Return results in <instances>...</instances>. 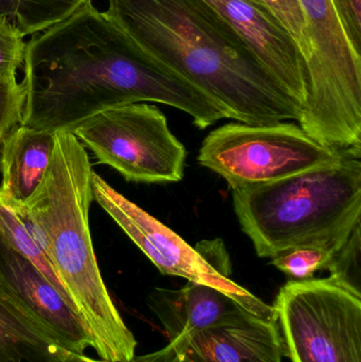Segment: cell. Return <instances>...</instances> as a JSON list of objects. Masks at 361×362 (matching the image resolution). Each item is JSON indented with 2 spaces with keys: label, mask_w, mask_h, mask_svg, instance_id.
<instances>
[{
  "label": "cell",
  "mask_w": 361,
  "mask_h": 362,
  "mask_svg": "<svg viewBox=\"0 0 361 362\" xmlns=\"http://www.w3.org/2000/svg\"><path fill=\"white\" fill-rule=\"evenodd\" d=\"M28 93L21 124L57 133L117 106L165 104L188 114L199 129L225 118L199 89L141 50L88 1L25 45Z\"/></svg>",
  "instance_id": "1"
},
{
  "label": "cell",
  "mask_w": 361,
  "mask_h": 362,
  "mask_svg": "<svg viewBox=\"0 0 361 362\" xmlns=\"http://www.w3.org/2000/svg\"><path fill=\"white\" fill-rule=\"evenodd\" d=\"M106 14L148 57L250 125L294 120L302 107L205 0H110Z\"/></svg>",
  "instance_id": "2"
},
{
  "label": "cell",
  "mask_w": 361,
  "mask_h": 362,
  "mask_svg": "<svg viewBox=\"0 0 361 362\" xmlns=\"http://www.w3.org/2000/svg\"><path fill=\"white\" fill-rule=\"evenodd\" d=\"M93 172L80 140L57 132L42 183L28 202L15 204L40 238L91 348L103 361L129 362L137 341L104 283L89 228Z\"/></svg>",
  "instance_id": "3"
},
{
  "label": "cell",
  "mask_w": 361,
  "mask_h": 362,
  "mask_svg": "<svg viewBox=\"0 0 361 362\" xmlns=\"http://www.w3.org/2000/svg\"><path fill=\"white\" fill-rule=\"evenodd\" d=\"M232 192L239 225L259 257L297 247L336 253L361 223V148L332 165Z\"/></svg>",
  "instance_id": "4"
},
{
  "label": "cell",
  "mask_w": 361,
  "mask_h": 362,
  "mask_svg": "<svg viewBox=\"0 0 361 362\" xmlns=\"http://www.w3.org/2000/svg\"><path fill=\"white\" fill-rule=\"evenodd\" d=\"M299 1L309 46L299 127L326 148H361V57L350 45L331 0Z\"/></svg>",
  "instance_id": "5"
},
{
  "label": "cell",
  "mask_w": 361,
  "mask_h": 362,
  "mask_svg": "<svg viewBox=\"0 0 361 362\" xmlns=\"http://www.w3.org/2000/svg\"><path fill=\"white\" fill-rule=\"evenodd\" d=\"M345 152L326 148L295 123H229L206 137L197 160L235 191L332 165Z\"/></svg>",
  "instance_id": "6"
},
{
  "label": "cell",
  "mask_w": 361,
  "mask_h": 362,
  "mask_svg": "<svg viewBox=\"0 0 361 362\" xmlns=\"http://www.w3.org/2000/svg\"><path fill=\"white\" fill-rule=\"evenodd\" d=\"M273 308L292 362H361V298L329 278L295 280Z\"/></svg>",
  "instance_id": "7"
},
{
  "label": "cell",
  "mask_w": 361,
  "mask_h": 362,
  "mask_svg": "<svg viewBox=\"0 0 361 362\" xmlns=\"http://www.w3.org/2000/svg\"><path fill=\"white\" fill-rule=\"evenodd\" d=\"M91 183L93 200L161 274L213 287L247 312L276 320L273 306L264 303L227 276L225 252L216 240H203L193 248L173 230L119 193L95 172Z\"/></svg>",
  "instance_id": "8"
},
{
  "label": "cell",
  "mask_w": 361,
  "mask_h": 362,
  "mask_svg": "<svg viewBox=\"0 0 361 362\" xmlns=\"http://www.w3.org/2000/svg\"><path fill=\"white\" fill-rule=\"evenodd\" d=\"M102 165L127 181L178 182L187 151L156 106L133 103L104 110L72 132Z\"/></svg>",
  "instance_id": "9"
},
{
  "label": "cell",
  "mask_w": 361,
  "mask_h": 362,
  "mask_svg": "<svg viewBox=\"0 0 361 362\" xmlns=\"http://www.w3.org/2000/svg\"><path fill=\"white\" fill-rule=\"evenodd\" d=\"M0 299L59 346L84 354L91 341L76 313L42 272L0 236Z\"/></svg>",
  "instance_id": "10"
},
{
  "label": "cell",
  "mask_w": 361,
  "mask_h": 362,
  "mask_svg": "<svg viewBox=\"0 0 361 362\" xmlns=\"http://www.w3.org/2000/svg\"><path fill=\"white\" fill-rule=\"evenodd\" d=\"M230 23L261 65L301 107L307 99V65L288 28L256 0H205Z\"/></svg>",
  "instance_id": "11"
},
{
  "label": "cell",
  "mask_w": 361,
  "mask_h": 362,
  "mask_svg": "<svg viewBox=\"0 0 361 362\" xmlns=\"http://www.w3.org/2000/svg\"><path fill=\"white\" fill-rule=\"evenodd\" d=\"M284 355L276 320L245 310L184 340L186 362H282Z\"/></svg>",
  "instance_id": "12"
},
{
  "label": "cell",
  "mask_w": 361,
  "mask_h": 362,
  "mask_svg": "<svg viewBox=\"0 0 361 362\" xmlns=\"http://www.w3.org/2000/svg\"><path fill=\"white\" fill-rule=\"evenodd\" d=\"M148 306L165 327L169 341L184 349L191 334L244 310L222 291L194 282L176 291L155 288L148 296Z\"/></svg>",
  "instance_id": "13"
},
{
  "label": "cell",
  "mask_w": 361,
  "mask_h": 362,
  "mask_svg": "<svg viewBox=\"0 0 361 362\" xmlns=\"http://www.w3.org/2000/svg\"><path fill=\"white\" fill-rule=\"evenodd\" d=\"M55 133L25 124L15 127L0 146V189L16 204L35 193L48 170Z\"/></svg>",
  "instance_id": "14"
},
{
  "label": "cell",
  "mask_w": 361,
  "mask_h": 362,
  "mask_svg": "<svg viewBox=\"0 0 361 362\" xmlns=\"http://www.w3.org/2000/svg\"><path fill=\"white\" fill-rule=\"evenodd\" d=\"M67 353L69 351L0 299V362H59Z\"/></svg>",
  "instance_id": "15"
},
{
  "label": "cell",
  "mask_w": 361,
  "mask_h": 362,
  "mask_svg": "<svg viewBox=\"0 0 361 362\" xmlns=\"http://www.w3.org/2000/svg\"><path fill=\"white\" fill-rule=\"evenodd\" d=\"M0 236L15 251L33 264L42 276L61 293L70 304L69 298L57 278L40 238L32 229L18 206L0 189Z\"/></svg>",
  "instance_id": "16"
},
{
  "label": "cell",
  "mask_w": 361,
  "mask_h": 362,
  "mask_svg": "<svg viewBox=\"0 0 361 362\" xmlns=\"http://www.w3.org/2000/svg\"><path fill=\"white\" fill-rule=\"evenodd\" d=\"M90 0H0V17L25 37L69 18Z\"/></svg>",
  "instance_id": "17"
},
{
  "label": "cell",
  "mask_w": 361,
  "mask_h": 362,
  "mask_svg": "<svg viewBox=\"0 0 361 362\" xmlns=\"http://www.w3.org/2000/svg\"><path fill=\"white\" fill-rule=\"evenodd\" d=\"M326 269L335 284L361 298V223L333 255Z\"/></svg>",
  "instance_id": "18"
},
{
  "label": "cell",
  "mask_w": 361,
  "mask_h": 362,
  "mask_svg": "<svg viewBox=\"0 0 361 362\" xmlns=\"http://www.w3.org/2000/svg\"><path fill=\"white\" fill-rule=\"evenodd\" d=\"M334 255L319 247H297L271 257V265L296 281L309 280L318 270L326 269Z\"/></svg>",
  "instance_id": "19"
},
{
  "label": "cell",
  "mask_w": 361,
  "mask_h": 362,
  "mask_svg": "<svg viewBox=\"0 0 361 362\" xmlns=\"http://www.w3.org/2000/svg\"><path fill=\"white\" fill-rule=\"evenodd\" d=\"M276 15L296 40L307 61L309 46L304 13L299 0H258Z\"/></svg>",
  "instance_id": "20"
},
{
  "label": "cell",
  "mask_w": 361,
  "mask_h": 362,
  "mask_svg": "<svg viewBox=\"0 0 361 362\" xmlns=\"http://www.w3.org/2000/svg\"><path fill=\"white\" fill-rule=\"evenodd\" d=\"M25 45L23 36L0 17V74L17 76L18 69L23 67Z\"/></svg>",
  "instance_id": "21"
},
{
  "label": "cell",
  "mask_w": 361,
  "mask_h": 362,
  "mask_svg": "<svg viewBox=\"0 0 361 362\" xmlns=\"http://www.w3.org/2000/svg\"><path fill=\"white\" fill-rule=\"evenodd\" d=\"M345 36L361 57V0H331Z\"/></svg>",
  "instance_id": "22"
},
{
  "label": "cell",
  "mask_w": 361,
  "mask_h": 362,
  "mask_svg": "<svg viewBox=\"0 0 361 362\" xmlns=\"http://www.w3.org/2000/svg\"><path fill=\"white\" fill-rule=\"evenodd\" d=\"M129 362H186L184 350L179 344L169 342L165 348L143 356L134 357Z\"/></svg>",
  "instance_id": "23"
},
{
  "label": "cell",
  "mask_w": 361,
  "mask_h": 362,
  "mask_svg": "<svg viewBox=\"0 0 361 362\" xmlns=\"http://www.w3.org/2000/svg\"><path fill=\"white\" fill-rule=\"evenodd\" d=\"M59 362H112L103 361V359H93L84 354L78 353H67Z\"/></svg>",
  "instance_id": "24"
},
{
  "label": "cell",
  "mask_w": 361,
  "mask_h": 362,
  "mask_svg": "<svg viewBox=\"0 0 361 362\" xmlns=\"http://www.w3.org/2000/svg\"><path fill=\"white\" fill-rule=\"evenodd\" d=\"M256 1H258V0H256Z\"/></svg>",
  "instance_id": "25"
}]
</instances>
